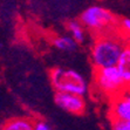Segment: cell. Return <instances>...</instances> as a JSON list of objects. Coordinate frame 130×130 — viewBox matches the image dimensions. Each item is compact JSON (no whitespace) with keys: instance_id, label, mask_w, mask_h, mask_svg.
Masks as SVG:
<instances>
[{"instance_id":"cell-13","label":"cell","mask_w":130,"mask_h":130,"mask_svg":"<svg viewBox=\"0 0 130 130\" xmlns=\"http://www.w3.org/2000/svg\"><path fill=\"white\" fill-rule=\"evenodd\" d=\"M120 26H121L122 32H124L127 35L130 36V19H122L121 22H120Z\"/></svg>"},{"instance_id":"cell-5","label":"cell","mask_w":130,"mask_h":130,"mask_svg":"<svg viewBox=\"0 0 130 130\" xmlns=\"http://www.w3.org/2000/svg\"><path fill=\"white\" fill-rule=\"evenodd\" d=\"M55 104L64 111L73 114V115H82L85 114L87 108V102L85 96L73 93H62L56 91L54 96Z\"/></svg>"},{"instance_id":"cell-11","label":"cell","mask_w":130,"mask_h":130,"mask_svg":"<svg viewBox=\"0 0 130 130\" xmlns=\"http://www.w3.org/2000/svg\"><path fill=\"white\" fill-rule=\"evenodd\" d=\"M110 129L111 130H130V121L110 118Z\"/></svg>"},{"instance_id":"cell-2","label":"cell","mask_w":130,"mask_h":130,"mask_svg":"<svg viewBox=\"0 0 130 130\" xmlns=\"http://www.w3.org/2000/svg\"><path fill=\"white\" fill-rule=\"evenodd\" d=\"M49 80L55 91L73 93L85 96L89 90V85L81 73L75 69L56 67L49 72Z\"/></svg>"},{"instance_id":"cell-14","label":"cell","mask_w":130,"mask_h":130,"mask_svg":"<svg viewBox=\"0 0 130 130\" xmlns=\"http://www.w3.org/2000/svg\"><path fill=\"white\" fill-rule=\"evenodd\" d=\"M123 94H124V95H125V96H127V97H128V99H129V100H130V89H127V90L124 91Z\"/></svg>"},{"instance_id":"cell-7","label":"cell","mask_w":130,"mask_h":130,"mask_svg":"<svg viewBox=\"0 0 130 130\" xmlns=\"http://www.w3.org/2000/svg\"><path fill=\"white\" fill-rule=\"evenodd\" d=\"M116 67H117L127 88L130 89V43L125 45Z\"/></svg>"},{"instance_id":"cell-3","label":"cell","mask_w":130,"mask_h":130,"mask_svg":"<svg viewBox=\"0 0 130 130\" xmlns=\"http://www.w3.org/2000/svg\"><path fill=\"white\" fill-rule=\"evenodd\" d=\"M94 83L103 95L110 99L121 95L128 89L116 66L94 69Z\"/></svg>"},{"instance_id":"cell-6","label":"cell","mask_w":130,"mask_h":130,"mask_svg":"<svg viewBox=\"0 0 130 130\" xmlns=\"http://www.w3.org/2000/svg\"><path fill=\"white\" fill-rule=\"evenodd\" d=\"M109 117L130 121V100L122 93L110 101Z\"/></svg>"},{"instance_id":"cell-8","label":"cell","mask_w":130,"mask_h":130,"mask_svg":"<svg viewBox=\"0 0 130 130\" xmlns=\"http://www.w3.org/2000/svg\"><path fill=\"white\" fill-rule=\"evenodd\" d=\"M35 121L32 117H13L3 124L1 130H33Z\"/></svg>"},{"instance_id":"cell-12","label":"cell","mask_w":130,"mask_h":130,"mask_svg":"<svg viewBox=\"0 0 130 130\" xmlns=\"http://www.w3.org/2000/svg\"><path fill=\"white\" fill-rule=\"evenodd\" d=\"M33 130H53L48 123L43 120H36Z\"/></svg>"},{"instance_id":"cell-1","label":"cell","mask_w":130,"mask_h":130,"mask_svg":"<svg viewBox=\"0 0 130 130\" xmlns=\"http://www.w3.org/2000/svg\"><path fill=\"white\" fill-rule=\"evenodd\" d=\"M125 45L127 42L120 36L110 33L97 35L90 48V61L94 69L116 66Z\"/></svg>"},{"instance_id":"cell-4","label":"cell","mask_w":130,"mask_h":130,"mask_svg":"<svg viewBox=\"0 0 130 130\" xmlns=\"http://www.w3.org/2000/svg\"><path fill=\"white\" fill-rule=\"evenodd\" d=\"M79 20L88 30L101 34H103V32L108 33L107 30L117 22L115 15L109 9L99 5H93L86 8L81 13Z\"/></svg>"},{"instance_id":"cell-10","label":"cell","mask_w":130,"mask_h":130,"mask_svg":"<svg viewBox=\"0 0 130 130\" xmlns=\"http://www.w3.org/2000/svg\"><path fill=\"white\" fill-rule=\"evenodd\" d=\"M53 45L56 49L61 52H73L77 47V42L70 35H59L53 40Z\"/></svg>"},{"instance_id":"cell-9","label":"cell","mask_w":130,"mask_h":130,"mask_svg":"<svg viewBox=\"0 0 130 130\" xmlns=\"http://www.w3.org/2000/svg\"><path fill=\"white\" fill-rule=\"evenodd\" d=\"M67 30L69 35L73 39L75 40L77 43L85 42L86 40V29L87 28L82 25V22L80 20H70L67 22Z\"/></svg>"}]
</instances>
